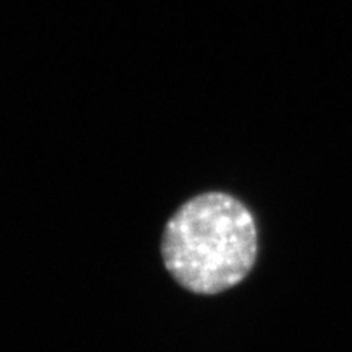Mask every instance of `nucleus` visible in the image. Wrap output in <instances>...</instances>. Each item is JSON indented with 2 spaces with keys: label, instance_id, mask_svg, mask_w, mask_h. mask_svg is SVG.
I'll use <instances>...</instances> for the list:
<instances>
[{
  "label": "nucleus",
  "instance_id": "obj_1",
  "mask_svg": "<svg viewBox=\"0 0 352 352\" xmlns=\"http://www.w3.org/2000/svg\"><path fill=\"white\" fill-rule=\"evenodd\" d=\"M162 256L175 280L201 296L235 287L258 258V228L243 202L222 192L188 201L166 223Z\"/></svg>",
  "mask_w": 352,
  "mask_h": 352
}]
</instances>
